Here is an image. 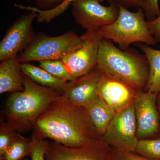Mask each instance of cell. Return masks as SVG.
<instances>
[{
    "instance_id": "6da1fadb",
    "label": "cell",
    "mask_w": 160,
    "mask_h": 160,
    "mask_svg": "<svg viewBox=\"0 0 160 160\" xmlns=\"http://www.w3.org/2000/svg\"><path fill=\"white\" fill-rule=\"evenodd\" d=\"M33 133L70 148L85 146L101 138L83 107L73 105L62 94L40 116Z\"/></svg>"
},
{
    "instance_id": "7a4b0ae2",
    "label": "cell",
    "mask_w": 160,
    "mask_h": 160,
    "mask_svg": "<svg viewBox=\"0 0 160 160\" xmlns=\"http://www.w3.org/2000/svg\"><path fill=\"white\" fill-rule=\"evenodd\" d=\"M23 91L12 92L5 110L6 122L18 132L33 129L40 116L62 93L41 86L23 73Z\"/></svg>"
},
{
    "instance_id": "3957f363",
    "label": "cell",
    "mask_w": 160,
    "mask_h": 160,
    "mask_svg": "<svg viewBox=\"0 0 160 160\" xmlns=\"http://www.w3.org/2000/svg\"><path fill=\"white\" fill-rule=\"evenodd\" d=\"M96 68L139 91L146 89L149 68L146 56L133 50L123 51L109 40L103 38L101 42Z\"/></svg>"
},
{
    "instance_id": "277c9868",
    "label": "cell",
    "mask_w": 160,
    "mask_h": 160,
    "mask_svg": "<svg viewBox=\"0 0 160 160\" xmlns=\"http://www.w3.org/2000/svg\"><path fill=\"white\" fill-rule=\"evenodd\" d=\"M118 6L119 14L116 20L100 29L103 38L112 40L125 50L134 43L154 45L156 42L148 29L143 9L138 8L137 12H132L120 4Z\"/></svg>"
},
{
    "instance_id": "5b68a950",
    "label": "cell",
    "mask_w": 160,
    "mask_h": 160,
    "mask_svg": "<svg viewBox=\"0 0 160 160\" xmlns=\"http://www.w3.org/2000/svg\"><path fill=\"white\" fill-rule=\"evenodd\" d=\"M82 36L73 31L51 37L42 32L36 35L29 47L17 56L21 63L44 60H62L66 55L82 46Z\"/></svg>"
},
{
    "instance_id": "8992f818",
    "label": "cell",
    "mask_w": 160,
    "mask_h": 160,
    "mask_svg": "<svg viewBox=\"0 0 160 160\" xmlns=\"http://www.w3.org/2000/svg\"><path fill=\"white\" fill-rule=\"evenodd\" d=\"M101 139L112 148L135 152L139 140L133 103L116 112Z\"/></svg>"
},
{
    "instance_id": "52a82bcc",
    "label": "cell",
    "mask_w": 160,
    "mask_h": 160,
    "mask_svg": "<svg viewBox=\"0 0 160 160\" xmlns=\"http://www.w3.org/2000/svg\"><path fill=\"white\" fill-rule=\"evenodd\" d=\"M72 14L76 23L86 31H95L113 23L118 16V4L102 6L99 0H75L71 4Z\"/></svg>"
},
{
    "instance_id": "ba28073f",
    "label": "cell",
    "mask_w": 160,
    "mask_h": 160,
    "mask_svg": "<svg viewBox=\"0 0 160 160\" xmlns=\"http://www.w3.org/2000/svg\"><path fill=\"white\" fill-rule=\"evenodd\" d=\"M81 36L82 46L62 60L67 71L74 78L87 74L96 67L100 44L103 39L100 29L86 31Z\"/></svg>"
},
{
    "instance_id": "9c48e42d",
    "label": "cell",
    "mask_w": 160,
    "mask_h": 160,
    "mask_svg": "<svg viewBox=\"0 0 160 160\" xmlns=\"http://www.w3.org/2000/svg\"><path fill=\"white\" fill-rule=\"evenodd\" d=\"M19 18L7 30L0 42V61L16 57L18 53L26 50L36 36L33 28L34 20L38 17L36 12Z\"/></svg>"
},
{
    "instance_id": "30bf717a",
    "label": "cell",
    "mask_w": 160,
    "mask_h": 160,
    "mask_svg": "<svg viewBox=\"0 0 160 160\" xmlns=\"http://www.w3.org/2000/svg\"><path fill=\"white\" fill-rule=\"evenodd\" d=\"M158 93L147 91L138 92L133 102L137 136L138 140L158 133L160 119L157 99Z\"/></svg>"
},
{
    "instance_id": "8fae6325",
    "label": "cell",
    "mask_w": 160,
    "mask_h": 160,
    "mask_svg": "<svg viewBox=\"0 0 160 160\" xmlns=\"http://www.w3.org/2000/svg\"><path fill=\"white\" fill-rule=\"evenodd\" d=\"M112 147L101 138L85 146L70 148L54 141L49 142L46 160H109Z\"/></svg>"
},
{
    "instance_id": "7c38bea8",
    "label": "cell",
    "mask_w": 160,
    "mask_h": 160,
    "mask_svg": "<svg viewBox=\"0 0 160 160\" xmlns=\"http://www.w3.org/2000/svg\"><path fill=\"white\" fill-rule=\"evenodd\" d=\"M139 91L126 83L102 73L98 85V96L116 112L133 104Z\"/></svg>"
},
{
    "instance_id": "4fadbf2b",
    "label": "cell",
    "mask_w": 160,
    "mask_h": 160,
    "mask_svg": "<svg viewBox=\"0 0 160 160\" xmlns=\"http://www.w3.org/2000/svg\"><path fill=\"white\" fill-rule=\"evenodd\" d=\"M102 73L96 68L85 75L68 82L62 94L73 105L85 107L98 96Z\"/></svg>"
},
{
    "instance_id": "5bb4252c",
    "label": "cell",
    "mask_w": 160,
    "mask_h": 160,
    "mask_svg": "<svg viewBox=\"0 0 160 160\" xmlns=\"http://www.w3.org/2000/svg\"><path fill=\"white\" fill-rule=\"evenodd\" d=\"M17 57L2 61L0 64V93L24 90L23 73Z\"/></svg>"
},
{
    "instance_id": "9a60e30c",
    "label": "cell",
    "mask_w": 160,
    "mask_h": 160,
    "mask_svg": "<svg viewBox=\"0 0 160 160\" xmlns=\"http://www.w3.org/2000/svg\"><path fill=\"white\" fill-rule=\"evenodd\" d=\"M84 108L98 134L102 137L116 112L98 95Z\"/></svg>"
},
{
    "instance_id": "2e32d148",
    "label": "cell",
    "mask_w": 160,
    "mask_h": 160,
    "mask_svg": "<svg viewBox=\"0 0 160 160\" xmlns=\"http://www.w3.org/2000/svg\"><path fill=\"white\" fill-rule=\"evenodd\" d=\"M23 73L37 84L55 89L62 94L68 82L56 78L40 67L28 63H21Z\"/></svg>"
},
{
    "instance_id": "e0dca14e",
    "label": "cell",
    "mask_w": 160,
    "mask_h": 160,
    "mask_svg": "<svg viewBox=\"0 0 160 160\" xmlns=\"http://www.w3.org/2000/svg\"><path fill=\"white\" fill-rule=\"evenodd\" d=\"M146 56L149 63V79L146 86L147 91L160 92V50L153 49L146 44L138 45Z\"/></svg>"
},
{
    "instance_id": "ac0fdd59",
    "label": "cell",
    "mask_w": 160,
    "mask_h": 160,
    "mask_svg": "<svg viewBox=\"0 0 160 160\" xmlns=\"http://www.w3.org/2000/svg\"><path fill=\"white\" fill-rule=\"evenodd\" d=\"M30 139L19 133L0 160H21L26 157H30Z\"/></svg>"
},
{
    "instance_id": "d6986e66",
    "label": "cell",
    "mask_w": 160,
    "mask_h": 160,
    "mask_svg": "<svg viewBox=\"0 0 160 160\" xmlns=\"http://www.w3.org/2000/svg\"><path fill=\"white\" fill-rule=\"evenodd\" d=\"M74 1L75 0H65L62 4L55 8L46 10H40L36 7L24 6L21 5H17V7L24 10L36 12L38 14V17L37 18L38 22L40 23H48L62 14ZM99 1L100 2H102L104 0Z\"/></svg>"
},
{
    "instance_id": "ffe728a7",
    "label": "cell",
    "mask_w": 160,
    "mask_h": 160,
    "mask_svg": "<svg viewBox=\"0 0 160 160\" xmlns=\"http://www.w3.org/2000/svg\"><path fill=\"white\" fill-rule=\"evenodd\" d=\"M39 63L40 67L56 78L66 82L75 79L67 71L62 60H44Z\"/></svg>"
},
{
    "instance_id": "44dd1931",
    "label": "cell",
    "mask_w": 160,
    "mask_h": 160,
    "mask_svg": "<svg viewBox=\"0 0 160 160\" xmlns=\"http://www.w3.org/2000/svg\"><path fill=\"white\" fill-rule=\"evenodd\" d=\"M136 152L148 158L160 160V138L139 140Z\"/></svg>"
},
{
    "instance_id": "7402d4cb",
    "label": "cell",
    "mask_w": 160,
    "mask_h": 160,
    "mask_svg": "<svg viewBox=\"0 0 160 160\" xmlns=\"http://www.w3.org/2000/svg\"><path fill=\"white\" fill-rule=\"evenodd\" d=\"M19 134L7 122L1 120L0 125V159Z\"/></svg>"
},
{
    "instance_id": "603a6c76",
    "label": "cell",
    "mask_w": 160,
    "mask_h": 160,
    "mask_svg": "<svg viewBox=\"0 0 160 160\" xmlns=\"http://www.w3.org/2000/svg\"><path fill=\"white\" fill-rule=\"evenodd\" d=\"M49 144V142L45 139L32 133L30 138L31 152L30 157L31 160H46L45 157Z\"/></svg>"
},
{
    "instance_id": "cb8c5ba5",
    "label": "cell",
    "mask_w": 160,
    "mask_h": 160,
    "mask_svg": "<svg viewBox=\"0 0 160 160\" xmlns=\"http://www.w3.org/2000/svg\"><path fill=\"white\" fill-rule=\"evenodd\" d=\"M109 160H158L151 159L134 152L124 151L112 148Z\"/></svg>"
},
{
    "instance_id": "d4e9b609",
    "label": "cell",
    "mask_w": 160,
    "mask_h": 160,
    "mask_svg": "<svg viewBox=\"0 0 160 160\" xmlns=\"http://www.w3.org/2000/svg\"><path fill=\"white\" fill-rule=\"evenodd\" d=\"M159 0H146V6L145 13L148 21L157 17L160 14L159 5Z\"/></svg>"
},
{
    "instance_id": "484cf974",
    "label": "cell",
    "mask_w": 160,
    "mask_h": 160,
    "mask_svg": "<svg viewBox=\"0 0 160 160\" xmlns=\"http://www.w3.org/2000/svg\"><path fill=\"white\" fill-rule=\"evenodd\" d=\"M147 26L156 42H160V14L153 19L147 21Z\"/></svg>"
},
{
    "instance_id": "4316f807",
    "label": "cell",
    "mask_w": 160,
    "mask_h": 160,
    "mask_svg": "<svg viewBox=\"0 0 160 160\" xmlns=\"http://www.w3.org/2000/svg\"><path fill=\"white\" fill-rule=\"evenodd\" d=\"M36 8L42 10H49L55 8L65 0H35Z\"/></svg>"
},
{
    "instance_id": "83f0119b",
    "label": "cell",
    "mask_w": 160,
    "mask_h": 160,
    "mask_svg": "<svg viewBox=\"0 0 160 160\" xmlns=\"http://www.w3.org/2000/svg\"><path fill=\"white\" fill-rule=\"evenodd\" d=\"M118 4H120L124 7L134 6L142 8L145 11L146 6V0H116Z\"/></svg>"
},
{
    "instance_id": "f1b7e54d",
    "label": "cell",
    "mask_w": 160,
    "mask_h": 160,
    "mask_svg": "<svg viewBox=\"0 0 160 160\" xmlns=\"http://www.w3.org/2000/svg\"><path fill=\"white\" fill-rule=\"evenodd\" d=\"M157 104L158 111L160 119V92L158 94Z\"/></svg>"
},
{
    "instance_id": "f546056e",
    "label": "cell",
    "mask_w": 160,
    "mask_h": 160,
    "mask_svg": "<svg viewBox=\"0 0 160 160\" xmlns=\"http://www.w3.org/2000/svg\"><path fill=\"white\" fill-rule=\"evenodd\" d=\"M27 1H30L31 0H26Z\"/></svg>"
}]
</instances>
